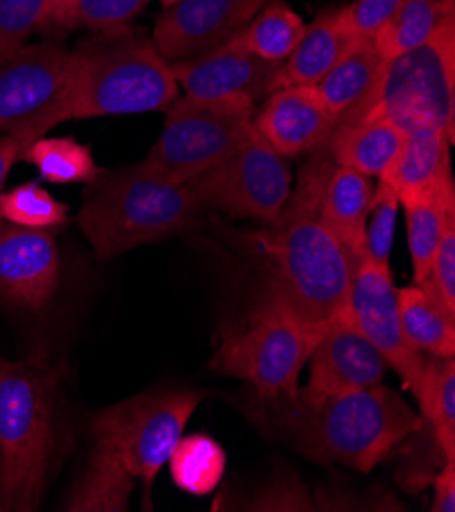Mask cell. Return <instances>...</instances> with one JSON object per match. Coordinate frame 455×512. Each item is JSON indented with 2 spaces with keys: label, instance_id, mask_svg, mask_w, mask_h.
<instances>
[{
  "label": "cell",
  "instance_id": "6da1fadb",
  "mask_svg": "<svg viewBox=\"0 0 455 512\" xmlns=\"http://www.w3.org/2000/svg\"><path fill=\"white\" fill-rule=\"evenodd\" d=\"M249 411L262 429L315 462L358 472H372L421 425L407 400L382 384L327 396L298 390L294 398H256Z\"/></svg>",
  "mask_w": 455,
  "mask_h": 512
},
{
  "label": "cell",
  "instance_id": "7a4b0ae2",
  "mask_svg": "<svg viewBox=\"0 0 455 512\" xmlns=\"http://www.w3.org/2000/svg\"><path fill=\"white\" fill-rule=\"evenodd\" d=\"M178 88L154 41L127 27L105 31V37L72 51L56 123L168 111Z\"/></svg>",
  "mask_w": 455,
  "mask_h": 512
},
{
  "label": "cell",
  "instance_id": "3957f363",
  "mask_svg": "<svg viewBox=\"0 0 455 512\" xmlns=\"http://www.w3.org/2000/svg\"><path fill=\"white\" fill-rule=\"evenodd\" d=\"M202 204L188 184L145 162L100 172L84 190L80 227L98 260L180 235L198 223Z\"/></svg>",
  "mask_w": 455,
  "mask_h": 512
},
{
  "label": "cell",
  "instance_id": "277c9868",
  "mask_svg": "<svg viewBox=\"0 0 455 512\" xmlns=\"http://www.w3.org/2000/svg\"><path fill=\"white\" fill-rule=\"evenodd\" d=\"M60 370L41 355L0 357V504L39 506L56 449Z\"/></svg>",
  "mask_w": 455,
  "mask_h": 512
},
{
  "label": "cell",
  "instance_id": "5b68a950",
  "mask_svg": "<svg viewBox=\"0 0 455 512\" xmlns=\"http://www.w3.org/2000/svg\"><path fill=\"white\" fill-rule=\"evenodd\" d=\"M384 119L404 133L439 129L455 137V9L417 49L388 60L372 92L339 121ZM337 121V123H339Z\"/></svg>",
  "mask_w": 455,
  "mask_h": 512
},
{
  "label": "cell",
  "instance_id": "8992f818",
  "mask_svg": "<svg viewBox=\"0 0 455 512\" xmlns=\"http://www.w3.org/2000/svg\"><path fill=\"white\" fill-rule=\"evenodd\" d=\"M260 247L270 258V296L298 319L325 327L347 309L358 260L319 219L270 227Z\"/></svg>",
  "mask_w": 455,
  "mask_h": 512
},
{
  "label": "cell",
  "instance_id": "52a82bcc",
  "mask_svg": "<svg viewBox=\"0 0 455 512\" xmlns=\"http://www.w3.org/2000/svg\"><path fill=\"white\" fill-rule=\"evenodd\" d=\"M325 329L298 319L268 294L251 325L221 341L211 366L254 386L260 400L294 398L300 372Z\"/></svg>",
  "mask_w": 455,
  "mask_h": 512
},
{
  "label": "cell",
  "instance_id": "ba28073f",
  "mask_svg": "<svg viewBox=\"0 0 455 512\" xmlns=\"http://www.w3.org/2000/svg\"><path fill=\"white\" fill-rule=\"evenodd\" d=\"M202 398L205 394L198 390L145 392L94 417V447L111 453L135 480H141L145 508H151L154 482Z\"/></svg>",
  "mask_w": 455,
  "mask_h": 512
},
{
  "label": "cell",
  "instance_id": "9c48e42d",
  "mask_svg": "<svg viewBox=\"0 0 455 512\" xmlns=\"http://www.w3.org/2000/svg\"><path fill=\"white\" fill-rule=\"evenodd\" d=\"M254 105L247 98H176L162 135L143 160L164 176L188 184L221 164L249 133Z\"/></svg>",
  "mask_w": 455,
  "mask_h": 512
},
{
  "label": "cell",
  "instance_id": "30bf717a",
  "mask_svg": "<svg viewBox=\"0 0 455 512\" xmlns=\"http://www.w3.org/2000/svg\"><path fill=\"white\" fill-rule=\"evenodd\" d=\"M188 186L202 209L274 223L288 200L292 172L288 158L272 149L251 125L221 164L190 180Z\"/></svg>",
  "mask_w": 455,
  "mask_h": 512
},
{
  "label": "cell",
  "instance_id": "8fae6325",
  "mask_svg": "<svg viewBox=\"0 0 455 512\" xmlns=\"http://www.w3.org/2000/svg\"><path fill=\"white\" fill-rule=\"evenodd\" d=\"M70 60L72 51L56 43L23 45L0 58V133L29 147L58 127Z\"/></svg>",
  "mask_w": 455,
  "mask_h": 512
},
{
  "label": "cell",
  "instance_id": "7c38bea8",
  "mask_svg": "<svg viewBox=\"0 0 455 512\" xmlns=\"http://www.w3.org/2000/svg\"><path fill=\"white\" fill-rule=\"evenodd\" d=\"M347 311L358 329L398 372L404 388L415 396L425 372L427 353L417 351L402 331L396 288L390 268L360 258L353 272Z\"/></svg>",
  "mask_w": 455,
  "mask_h": 512
},
{
  "label": "cell",
  "instance_id": "4fadbf2b",
  "mask_svg": "<svg viewBox=\"0 0 455 512\" xmlns=\"http://www.w3.org/2000/svg\"><path fill=\"white\" fill-rule=\"evenodd\" d=\"M270 0H180L154 27V43L168 62L188 60L225 43Z\"/></svg>",
  "mask_w": 455,
  "mask_h": 512
},
{
  "label": "cell",
  "instance_id": "5bb4252c",
  "mask_svg": "<svg viewBox=\"0 0 455 512\" xmlns=\"http://www.w3.org/2000/svg\"><path fill=\"white\" fill-rule=\"evenodd\" d=\"M60 286V251L52 229L0 219V300L39 311Z\"/></svg>",
  "mask_w": 455,
  "mask_h": 512
},
{
  "label": "cell",
  "instance_id": "9a60e30c",
  "mask_svg": "<svg viewBox=\"0 0 455 512\" xmlns=\"http://www.w3.org/2000/svg\"><path fill=\"white\" fill-rule=\"evenodd\" d=\"M172 74L192 98H247L256 102L278 88L282 62H268L233 39L188 60L172 62Z\"/></svg>",
  "mask_w": 455,
  "mask_h": 512
},
{
  "label": "cell",
  "instance_id": "2e32d148",
  "mask_svg": "<svg viewBox=\"0 0 455 512\" xmlns=\"http://www.w3.org/2000/svg\"><path fill=\"white\" fill-rule=\"evenodd\" d=\"M311 378L302 392L313 396L343 394L382 384L388 362L353 323L345 309L329 321L311 357Z\"/></svg>",
  "mask_w": 455,
  "mask_h": 512
},
{
  "label": "cell",
  "instance_id": "e0dca14e",
  "mask_svg": "<svg viewBox=\"0 0 455 512\" xmlns=\"http://www.w3.org/2000/svg\"><path fill=\"white\" fill-rule=\"evenodd\" d=\"M256 133L284 158L321 149L337 125L315 86H282L266 96L251 119Z\"/></svg>",
  "mask_w": 455,
  "mask_h": 512
},
{
  "label": "cell",
  "instance_id": "ac0fdd59",
  "mask_svg": "<svg viewBox=\"0 0 455 512\" xmlns=\"http://www.w3.org/2000/svg\"><path fill=\"white\" fill-rule=\"evenodd\" d=\"M358 39L360 37L347 23L345 7L325 9L309 27H305L292 54L282 62L278 88L317 86Z\"/></svg>",
  "mask_w": 455,
  "mask_h": 512
},
{
  "label": "cell",
  "instance_id": "d6986e66",
  "mask_svg": "<svg viewBox=\"0 0 455 512\" xmlns=\"http://www.w3.org/2000/svg\"><path fill=\"white\" fill-rule=\"evenodd\" d=\"M451 139L439 129H419L404 133L402 145L378 184L390 188L400 204L407 202L451 174Z\"/></svg>",
  "mask_w": 455,
  "mask_h": 512
},
{
  "label": "cell",
  "instance_id": "ffe728a7",
  "mask_svg": "<svg viewBox=\"0 0 455 512\" xmlns=\"http://www.w3.org/2000/svg\"><path fill=\"white\" fill-rule=\"evenodd\" d=\"M404 139V131L384 119L339 121L327 139V149L337 166L368 178H380Z\"/></svg>",
  "mask_w": 455,
  "mask_h": 512
},
{
  "label": "cell",
  "instance_id": "44dd1931",
  "mask_svg": "<svg viewBox=\"0 0 455 512\" xmlns=\"http://www.w3.org/2000/svg\"><path fill=\"white\" fill-rule=\"evenodd\" d=\"M372 198V178L343 166H335L319 211V221L335 233V237L358 262L364 255L366 223Z\"/></svg>",
  "mask_w": 455,
  "mask_h": 512
},
{
  "label": "cell",
  "instance_id": "7402d4cb",
  "mask_svg": "<svg viewBox=\"0 0 455 512\" xmlns=\"http://www.w3.org/2000/svg\"><path fill=\"white\" fill-rule=\"evenodd\" d=\"M400 207L404 209V215H407L413 280L415 284H421L429 274L435 251L449 221L455 219L453 176H445L439 184L407 202H402Z\"/></svg>",
  "mask_w": 455,
  "mask_h": 512
},
{
  "label": "cell",
  "instance_id": "603a6c76",
  "mask_svg": "<svg viewBox=\"0 0 455 512\" xmlns=\"http://www.w3.org/2000/svg\"><path fill=\"white\" fill-rule=\"evenodd\" d=\"M386 60L380 56L372 37H360L339 62L315 86L325 107L337 117H345L376 86Z\"/></svg>",
  "mask_w": 455,
  "mask_h": 512
},
{
  "label": "cell",
  "instance_id": "cb8c5ba5",
  "mask_svg": "<svg viewBox=\"0 0 455 512\" xmlns=\"http://www.w3.org/2000/svg\"><path fill=\"white\" fill-rule=\"evenodd\" d=\"M402 331L411 345L427 355L453 357L455 353V317L421 286L396 290Z\"/></svg>",
  "mask_w": 455,
  "mask_h": 512
},
{
  "label": "cell",
  "instance_id": "d4e9b609",
  "mask_svg": "<svg viewBox=\"0 0 455 512\" xmlns=\"http://www.w3.org/2000/svg\"><path fill=\"white\" fill-rule=\"evenodd\" d=\"M135 488V478L117 459L94 447L84 474L72 488L64 510L74 512H123Z\"/></svg>",
  "mask_w": 455,
  "mask_h": 512
},
{
  "label": "cell",
  "instance_id": "484cf974",
  "mask_svg": "<svg viewBox=\"0 0 455 512\" xmlns=\"http://www.w3.org/2000/svg\"><path fill=\"white\" fill-rule=\"evenodd\" d=\"M421 419L433 431V437L445 459H455V362L453 357L427 355L425 372L415 394Z\"/></svg>",
  "mask_w": 455,
  "mask_h": 512
},
{
  "label": "cell",
  "instance_id": "4316f807",
  "mask_svg": "<svg viewBox=\"0 0 455 512\" xmlns=\"http://www.w3.org/2000/svg\"><path fill=\"white\" fill-rule=\"evenodd\" d=\"M174 484L192 496H207L221 484L227 468L225 449L217 439L205 433L180 437L170 459Z\"/></svg>",
  "mask_w": 455,
  "mask_h": 512
},
{
  "label": "cell",
  "instance_id": "83f0119b",
  "mask_svg": "<svg viewBox=\"0 0 455 512\" xmlns=\"http://www.w3.org/2000/svg\"><path fill=\"white\" fill-rule=\"evenodd\" d=\"M305 27V21L284 0H270L254 19L229 39L262 60L284 62L305 33Z\"/></svg>",
  "mask_w": 455,
  "mask_h": 512
},
{
  "label": "cell",
  "instance_id": "f1b7e54d",
  "mask_svg": "<svg viewBox=\"0 0 455 512\" xmlns=\"http://www.w3.org/2000/svg\"><path fill=\"white\" fill-rule=\"evenodd\" d=\"M453 0H402L392 19L372 37L380 56L388 62L423 45L439 27Z\"/></svg>",
  "mask_w": 455,
  "mask_h": 512
},
{
  "label": "cell",
  "instance_id": "f546056e",
  "mask_svg": "<svg viewBox=\"0 0 455 512\" xmlns=\"http://www.w3.org/2000/svg\"><path fill=\"white\" fill-rule=\"evenodd\" d=\"M21 160L33 164L41 178L52 184L92 182L100 172L90 147L72 137H39L21 153Z\"/></svg>",
  "mask_w": 455,
  "mask_h": 512
},
{
  "label": "cell",
  "instance_id": "4dcf8cb0",
  "mask_svg": "<svg viewBox=\"0 0 455 512\" xmlns=\"http://www.w3.org/2000/svg\"><path fill=\"white\" fill-rule=\"evenodd\" d=\"M149 0H56L43 25L115 31L135 19Z\"/></svg>",
  "mask_w": 455,
  "mask_h": 512
},
{
  "label": "cell",
  "instance_id": "1f68e13d",
  "mask_svg": "<svg viewBox=\"0 0 455 512\" xmlns=\"http://www.w3.org/2000/svg\"><path fill=\"white\" fill-rule=\"evenodd\" d=\"M0 219L29 229H54L68 221V207L37 182L0 194Z\"/></svg>",
  "mask_w": 455,
  "mask_h": 512
},
{
  "label": "cell",
  "instance_id": "d6a6232c",
  "mask_svg": "<svg viewBox=\"0 0 455 512\" xmlns=\"http://www.w3.org/2000/svg\"><path fill=\"white\" fill-rule=\"evenodd\" d=\"M313 153L315 156L311 158V162H307L305 168L300 170L296 188L288 194L282 213L274 223H270V227H282L300 219H319L321 202L337 164L333 162L327 145Z\"/></svg>",
  "mask_w": 455,
  "mask_h": 512
},
{
  "label": "cell",
  "instance_id": "836d02e7",
  "mask_svg": "<svg viewBox=\"0 0 455 512\" xmlns=\"http://www.w3.org/2000/svg\"><path fill=\"white\" fill-rule=\"evenodd\" d=\"M398 209H400L398 196L384 184H378V188L374 190L370 213H368L362 258L370 260L380 268H390V253H392L394 235H396Z\"/></svg>",
  "mask_w": 455,
  "mask_h": 512
},
{
  "label": "cell",
  "instance_id": "e575fe53",
  "mask_svg": "<svg viewBox=\"0 0 455 512\" xmlns=\"http://www.w3.org/2000/svg\"><path fill=\"white\" fill-rule=\"evenodd\" d=\"M52 0H0V58L25 45L45 23Z\"/></svg>",
  "mask_w": 455,
  "mask_h": 512
},
{
  "label": "cell",
  "instance_id": "d590c367",
  "mask_svg": "<svg viewBox=\"0 0 455 512\" xmlns=\"http://www.w3.org/2000/svg\"><path fill=\"white\" fill-rule=\"evenodd\" d=\"M421 286L455 317V219L449 221Z\"/></svg>",
  "mask_w": 455,
  "mask_h": 512
},
{
  "label": "cell",
  "instance_id": "8d00e7d4",
  "mask_svg": "<svg viewBox=\"0 0 455 512\" xmlns=\"http://www.w3.org/2000/svg\"><path fill=\"white\" fill-rule=\"evenodd\" d=\"M245 510H317L309 490L296 476H280L262 488L254 500L243 504Z\"/></svg>",
  "mask_w": 455,
  "mask_h": 512
},
{
  "label": "cell",
  "instance_id": "74e56055",
  "mask_svg": "<svg viewBox=\"0 0 455 512\" xmlns=\"http://www.w3.org/2000/svg\"><path fill=\"white\" fill-rule=\"evenodd\" d=\"M400 5L402 0H353L345 7L347 23L358 37H374Z\"/></svg>",
  "mask_w": 455,
  "mask_h": 512
},
{
  "label": "cell",
  "instance_id": "f35d334b",
  "mask_svg": "<svg viewBox=\"0 0 455 512\" xmlns=\"http://www.w3.org/2000/svg\"><path fill=\"white\" fill-rule=\"evenodd\" d=\"M435 496L431 510L433 512H453L455 510V459H447L439 474L433 480Z\"/></svg>",
  "mask_w": 455,
  "mask_h": 512
},
{
  "label": "cell",
  "instance_id": "ab89813d",
  "mask_svg": "<svg viewBox=\"0 0 455 512\" xmlns=\"http://www.w3.org/2000/svg\"><path fill=\"white\" fill-rule=\"evenodd\" d=\"M23 149V143L15 135H0V194H3L11 168L17 160H21Z\"/></svg>",
  "mask_w": 455,
  "mask_h": 512
},
{
  "label": "cell",
  "instance_id": "60d3db41",
  "mask_svg": "<svg viewBox=\"0 0 455 512\" xmlns=\"http://www.w3.org/2000/svg\"><path fill=\"white\" fill-rule=\"evenodd\" d=\"M162 3L166 5V7H172V5H176V3H180V0H162Z\"/></svg>",
  "mask_w": 455,
  "mask_h": 512
},
{
  "label": "cell",
  "instance_id": "b9f144b4",
  "mask_svg": "<svg viewBox=\"0 0 455 512\" xmlns=\"http://www.w3.org/2000/svg\"><path fill=\"white\" fill-rule=\"evenodd\" d=\"M0 510H3V504H0Z\"/></svg>",
  "mask_w": 455,
  "mask_h": 512
},
{
  "label": "cell",
  "instance_id": "7bdbcfd3",
  "mask_svg": "<svg viewBox=\"0 0 455 512\" xmlns=\"http://www.w3.org/2000/svg\"><path fill=\"white\" fill-rule=\"evenodd\" d=\"M54 3H56V0H52V5H54Z\"/></svg>",
  "mask_w": 455,
  "mask_h": 512
}]
</instances>
